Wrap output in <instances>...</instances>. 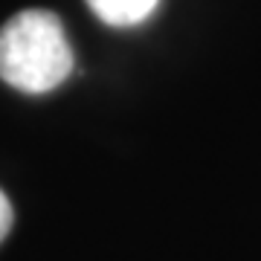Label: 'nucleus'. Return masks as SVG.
I'll return each instance as SVG.
<instances>
[{"mask_svg": "<svg viewBox=\"0 0 261 261\" xmlns=\"http://www.w3.org/2000/svg\"><path fill=\"white\" fill-rule=\"evenodd\" d=\"M73 73V49L58 15L23 9L0 29V79L23 93H49Z\"/></svg>", "mask_w": 261, "mask_h": 261, "instance_id": "f257e3e1", "label": "nucleus"}, {"mask_svg": "<svg viewBox=\"0 0 261 261\" xmlns=\"http://www.w3.org/2000/svg\"><path fill=\"white\" fill-rule=\"evenodd\" d=\"M160 0H87L93 15L108 27H137L154 15Z\"/></svg>", "mask_w": 261, "mask_h": 261, "instance_id": "f03ea898", "label": "nucleus"}, {"mask_svg": "<svg viewBox=\"0 0 261 261\" xmlns=\"http://www.w3.org/2000/svg\"><path fill=\"white\" fill-rule=\"evenodd\" d=\"M12 218H15V215H12L9 197L0 192V241H3V238H6V232L12 229Z\"/></svg>", "mask_w": 261, "mask_h": 261, "instance_id": "7ed1b4c3", "label": "nucleus"}]
</instances>
